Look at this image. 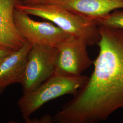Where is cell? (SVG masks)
<instances>
[{
	"instance_id": "277c9868",
	"label": "cell",
	"mask_w": 123,
	"mask_h": 123,
	"mask_svg": "<svg viewBox=\"0 0 123 123\" xmlns=\"http://www.w3.org/2000/svg\"><path fill=\"white\" fill-rule=\"evenodd\" d=\"M57 54V47L32 45L21 84L23 94L35 90L54 74Z\"/></svg>"
},
{
	"instance_id": "9c48e42d",
	"label": "cell",
	"mask_w": 123,
	"mask_h": 123,
	"mask_svg": "<svg viewBox=\"0 0 123 123\" xmlns=\"http://www.w3.org/2000/svg\"><path fill=\"white\" fill-rule=\"evenodd\" d=\"M20 0H0V45L16 51L25 39L18 31L14 20L16 6Z\"/></svg>"
},
{
	"instance_id": "8992f818",
	"label": "cell",
	"mask_w": 123,
	"mask_h": 123,
	"mask_svg": "<svg viewBox=\"0 0 123 123\" xmlns=\"http://www.w3.org/2000/svg\"><path fill=\"white\" fill-rule=\"evenodd\" d=\"M29 16L16 8L14 20L20 33L32 45L57 47L69 36L52 22L36 21Z\"/></svg>"
},
{
	"instance_id": "7c38bea8",
	"label": "cell",
	"mask_w": 123,
	"mask_h": 123,
	"mask_svg": "<svg viewBox=\"0 0 123 123\" xmlns=\"http://www.w3.org/2000/svg\"><path fill=\"white\" fill-rule=\"evenodd\" d=\"M6 57H1V58H0V65H1V64L2 63V62L3 61H4L5 58Z\"/></svg>"
},
{
	"instance_id": "52a82bcc",
	"label": "cell",
	"mask_w": 123,
	"mask_h": 123,
	"mask_svg": "<svg viewBox=\"0 0 123 123\" xmlns=\"http://www.w3.org/2000/svg\"><path fill=\"white\" fill-rule=\"evenodd\" d=\"M21 2L56 5L93 21L115 10L123 9V0H22Z\"/></svg>"
},
{
	"instance_id": "5b68a950",
	"label": "cell",
	"mask_w": 123,
	"mask_h": 123,
	"mask_svg": "<svg viewBox=\"0 0 123 123\" xmlns=\"http://www.w3.org/2000/svg\"><path fill=\"white\" fill-rule=\"evenodd\" d=\"M88 44L83 38L69 35L57 47V59L54 74L79 76L91 66L93 61L89 57Z\"/></svg>"
},
{
	"instance_id": "7a4b0ae2",
	"label": "cell",
	"mask_w": 123,
	"mask_h": 123,
	"mask_svg": "<svg viewBox=\"0 0 123 123\" xmlns=\"http://www.w3.org/2000/svg\"><path fill=\"white\" fill-rule=\"evenodd\" d=\"M16 8L52 22L69 35L83 38L88 46L98 43L100 35L98 26L90 19L56 5L30 4L20 1Z\"/></svg>"
},
{
	"instance_id": "4fadbf2b",
	"label": "cell",
	"mask_w": 123,
	"mask_h": 123,
	"mask_svg": "<svg viewBox=\"0 0 123 123\" xmlns=\"http://www.w3.org/2000/svg\"><path fill=\"white\" fill-rule=\"evenodd\" d=\"M20 0V1H22V0Z\"/></svg>"
},
{
	"instance_id": "ba28073f",
	"label": "cell",
	"mask_w": 123,
	"mask_h": 123,
	"mask_svg": "<svg viewBox=\"0 0 123 123\" xmlns=\"http://www.w3.org/2000/svg\"><path fill=\"white\" fill-rule=\"evenodd\" d=\"M31 46V43L26 40L21 49L5 58L0 65V94L11 85L21 84Z\"/></svg>"
},
{
	"instance_id": "6da1fadb",
	"label": "cell",
	"mask_w": 123,
	"mask_h": 123,
	"mask_svg": "<svg viewBox=\"0 0 123 123\" xmlns=\"http://www.w3.org/2000/svg\"><path fill=\"white\" fill-rule=\"evenodd\" d=\"M98 27L99 53L92 74L54 115L56 123H98L123 108V29Z\"/></svg>"
},
{
	"instance_id": "30bf717a",
	"label": "cell",
	"mask_w": 123,
	"mask_h": 123,
	"mask_svg": "<svg viewBox=\"0 0 123 123\" xmlns=\"http://www.w3.org/2000/svg\"><path fill=\"white\" fill-rule=\"evenodd\" d=\"M94 22L98 26L104 25L123 29V10H115Z\"/></svg>"
},
{
	"instance_id": "8fae6325",
	"label": "cell",
	"mask_w": 123,
	"mask_h": 123,
	"mask_svg": "<svg viewBox=\"0 0 123 123\" xmlns=\"http://www.w3.org/2000/svg\"><path fill=\"white\" fill-rule=\"evenodd\" d=\"M15 51L11 49L0 45V58L6 57L11 54Z\"/></svg>"
},
{
	"instance_id": "3957f363",
	"label": "cell",
	"mask_w": 123,
	"mask_h": 123,
	"mask_svg": "<svg viewBox=\"0 0 123 123\" xmlns=\"http://www.w3.org/2000/svg\"><path fill=\"white\" fill-rule=\"evenodd\" d=\"M88 77L65 76L54 74L32 92L23 94L18 101L20 112L26 122L30 117L49 101L66 94L74 95L86 82Z\"/></svg>"
}]
</instances>
